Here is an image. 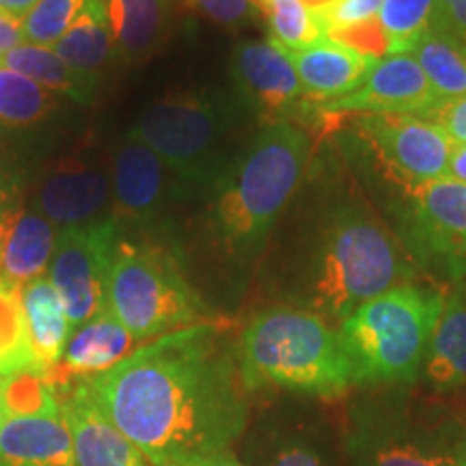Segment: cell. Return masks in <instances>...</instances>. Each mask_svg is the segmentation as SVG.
Listing matches in <instances>:
<instances>
[{
  "instance_id": "cell-1",
  "label": "cell",
  "mask_w": 466,
  "mask_h": 466,
  "mask_svg": "<svg viewBox=\"0 0 466 466\" xmlns=\"http://www.w3.org/2000/svg\"><path fill=\"white\" fill-rule=\"evenodd\" d=\"M83 380L154 466L231 450L250 421L236 341L212 319L143 343L108 371Z\"/></svg>"
},
{
  "instance_id": "cell-2",
  "label": "cell",
  "mask_w": 466,
  "mask_h": 466,
  "mask_svg": "<svg viewBox=\"0 0 466 466\" xmlns=\"http://www.w3.org/2000/svg\"><path fill=\"white\" fill-rule=\"evenodd\" d=\"M311 137L291 121L266 124L209 190L208 227L223 253L248 261L305 177Z\"/></svg>"
},
{
  "instance_id": "cell-3",
  "label": "cell",
  "mask_w": 466,
  "mask_h": 466,
  "mask_svg": "<svg viewBox=\"0 0 466 466\" xmlns=\"http://www.w3.org/2000/svg\"><path fill=\"white\" fill-rule=\"evenodd\" d=\"M236 359L248 393L285 391L333 401L354 389L339 329L302 307L255 313L238 337Z\"/></svg>"
},
{
  "instance_id": "cell-4",
  "label": "cell",
  "mask_w": 466,
  "mask_h": 466,
  "mask_svg": "<svg viewBox=\"0 0 466 466\" xmlns=\"http://www.w3.org/2000/svg\"><path fill=\"white\" fill-rule=\"evenodd\" d=\"M412 277L410 255L389 227L360 203L335 208L300 291L302 309L339 326L367 300Z\"/></svg>"
},
{
  "instance_id": "cell-5",
  "label": "cell",
  "mask_w": 466,
  "mask_h": 466,
  "mask_svg": "<svg viewBox=\"0 0 466 466\" xmlns=\"http://www.w3.org/2000/svg\"><path fill=\"white\" fill-rule=\"evenodd\" d=\"M341 466H466V419L408 387L363 391L343 419Z\"/></svg>"
},
{
  "instance_id": "cell-6",
  "label": "cell",
  "mask_w": 466,
  "mask_h": 466,
  "mask_svg": "<svg viewBox=\"0 0 466 466\" xmlns=\"http://www.w3.org/2000/svg\"><path fill=\"white\" fill-rule=\"evenodd\" d=\"M442 302L441 289L408 281L350 313L337 329L352 367L354 389L412 387L421 378Z\"/></svg>"
},
{
  "instance_id": "cell-7",
  "label": "cell",
  "mask_w": 466,
  "mask_h": 466,
  "mask_svg": "<svg viewBox=\"0 0 466 466\" xmlns=\"http://www.w3.org/2000/svg\"><path fill=\"white\" fill-rule=\"evenodd\" d=\"M248 113L238 96L188 91L149 104L127 134L154 149L195 195H209L247 145Z\"/></svg>"
},
{
  "instance_id": "cell-8",
  "label": "cell",
  "mask_w": 466,
  "mask_h": 466,
  "mask_svg": "<svg viewBox=\"0 0 466 466\" xmlns=\"http://www.w3.org/2000/svg\"><path fill=\"white\" fill-rule=\"evenodd\" d=\"M108 309L137 341L208 322L212 311L192 288L177 253L158 242L121 238L106 281Z\"/></svg>"
},
{
  "instance_id": "cell-9",
  "label": "cell",
  "mask_w": 466,
  "mask_h": 466,
  "mask_svg": "<svg viewBox=\"0 0 466 466\" xmlns=\"http://www.w3.org/2000/svg\"><path fill=\"white\" fill-rule=\"evenodd\" d=\"M400 233L406 253L453 281L466 279V184L453 177L404 190Z\"/></svg>"
},
{
  "instance_id": "cell-10",
  "label": "cell",
  "mask_w": 466,
  "mask_h": 466,
  "mask_svg": "<svg viewBox=\"0 0 466 466\" xmlns=\"http://www.w3.org/2000/svg\"><path fill=\"white\" fill-rule=\"evenodd\" d=\"M115 218L138 231L171 227L177 208L195 197L179 175L147 147L141 138L126 134L110 160Z\"/></svg>"
},
{
  "instance_id": "cell-11",
  "label": "cell",
  "mask_w": 466,
  "mask_h": 466,
  "mask_svg": "<svg viewBox=\"0 0 466 466\" xmlns=\"http://www.w3.org/2000/svg\"><path fill=\"white\" fill-rule=\"evenodd\" d=\"M121 238L115 217L58 231L48 279L61 296L72 329L104 309L108 272Z\"/></svg>"
},
{
  "instance_id": "cell-12",
  "label": "cell",
  "mask_w": 466,
  "mask_h": 466,
  "mask_svg": "<svg viewBox=\"0 0 466 466\" xmlns=\"http://www.w3.org/2000/svg\"><path fill=\"white\" fill-rule=\"evenodd\" d=\"M359 134L401 190L450 177L453 141L439 124L419 116H359Z\"/></svg>"
},
{
  "instance_id": "cell-13",
  "label": "cell",
  "mask_w": 466,
  "mask_h": 466,
  "mask_svg": "<svg viewBox=\"0 0 466 466\" xmlns=\"http://www.w3.org/2000/svg\"><path fill=\"white\" fill-rule=\"evenodd\" d=\"M442 104L415 58L389 55L378 58L359 89L330 102L307 104L305 116H419L432 121Z\"/></svg>"
},
{
  "instance_id": "cell-14",
  "label": "cell",
  "mask_w": 466,
  "mask_h": 466,
  "mask_svg": "<svg viewBox=\"0 0 466 466\" xmlns=\"http://www.w3.org/2000/svg\"><path fill=\"white\" fill-rule=\"evenodd\" d=\"M236 96L261 124L305 119L307 96L289 55L266 42H240L231 55Z\"/></svg>"
},
{
  "instance_id": "cell-15",
  "label": "cell",
  "mask_w": 466,
  "mask_h": 466,
  "mask_svg": "<svg viewBox=\"0 0 466 466\" xmlns=\"http://www.w3.org/2000/svg\"><path fill=\"white\" fill-rule=\"evenodd\" d=\"M113 206L110 165L91 154L58 160L35 184L33 208L58 229L113 218Z\"/></svg>"
},
{
  "instance_id": "cell-16",
  "label": "cell",
  "mask_w": 466,
  "mask_h": 466,
  "mask_svg": "<svg viewBox=\"0 0 466 466\" xmlns=\"http://www.w3.org/2000/svg\"><path fill=\"white\" fill-rule=\"evenodd\" d=\"M56 393L72 436L74 466H147L143 453L102 410L83 378L58 382Z\"/></svg>"
},
{
  "instance_id": "cell-17",
  "label": "cell",
  "mask_w": 466,
  "mask_h": 466,
  "mask_svg": "<svg viewBox=\"0 0 466 466\" xmlns=\"http://www.w3.org/2000/svg\"><path fill=\"white\" fill-rule=\"evenodd\" d=\"M137 343L141 341L134 339L130 330L104 307L72 330L61 363L52 370L50 380L58 384L104 374L138 350Z\"/></svg>"
},
{
  "instance_id": "cell-18",
  "label": "cell",
  "mask_w": 466,
  "mask_h": 466,
  "mask_svg": "<svg viewBox=\"0 0 466 466\" xmlns=\"http://www.w3.org/2000/svg\"><path fill=\"white\" fill-rule=\"evenodd\" d=\"M58 227L35 208L9 209L0 225V279L22 289L48 270Z\"/></svg>"
},
{
  "instance_id": "cell-19",
  "label": "cell",
  "mask_w": 466,
  "mask_h": 466,
  "mask_svg": "<svg viewBox=\"0 0 466 466\" xmlns=\"http://www.w3.org/2000/svg\"><path fill=\"white\" fill-rule=\"evenodd\" d=\"M288 55L305 89L307 104L330 102L359 89L378 61L376 56L348 48L329 37Z\"/></svg>"
},
{
  "instance_id": "cell-20",
  "label": "cell",
  "mask_w": 466,
  "mask_h": 466,
  "mask_svg": "<svg viewBox=\"0 0 466 466\" xmlns=\"http://www.w3.org/2000/svg\"><path fill=\"white\" fill-rule=\"evenodd\" d=\"M0 466H74L72 436L61 412L7 417L0 425Z\"/></svg>"
},
{
  "instance_id": "cell-21",
  "label": "cell",
  "mask_w": 466,
  "mask_h": 466,
  "mask_svg": "<svg viewBox=\"0 0 466 466\" xmlns=\"http://www.w3.org/2000/svg\"><path fill=\"white\" fill-rule=\"evenodd\" d=\"M20 294L35 370L50 376L52 370L61 363L74 329L69 324L61 296L48 277H39L26 283Z\"/></svg>"
},
{
  "instance_id": "cell-22",
  "label": "cell",
  "mask_w": 466,
  "mask_h": 466,
  "mask_svg": "<svg viewBox=\"0 0 466 466\" xmlns=\"http://www.w3.org/2000/svg\"><path fill=\"white\" fill-rule=\"evenodd\" d=\"M421 378L439 393L466 389V300L458 289L445 294L441 318L425 352Z\"/></svg>"
},
{
  "instance_id": "cell-23",
  "label": "cell",
  "mask_w": 466,
  "mask_h": 466,
  "mask_svg": "<svg viewBox=\"0 0 466 466\" xmlns=\"http://www.w3.org/2000/svg\"><path fill=\"white\" fill-rule=\"evenodd\" d=\"M341 434L337 439L333 425L318 419L272 428L264 441V450L244 466H339Z\"/></svg>"
},
{
  "instance_id": "cell-24",
  "label": "cell",
  "mask_w": 466,
  "mask_h": 466,
  "mask_svg": "<svg viewBox=\"0 0 466 466\" xmlns=\"http://www.w3.org/2000/svg\"><path fill=\"white\" fill-rule=\"evenodd\" d=\"M116 56L141 58L165 42L173 22L171 0H102Z\"/></svg>"
},
{
  "instance_id": "cell-25",
  "label": "cell",
  "mask_w": 466,
  "mask_h": 466,
  "mask_svg": "<svg viewBox=\"0 0 466 466\" xmlns=\"http://www.w3.org/2000/svg\"><path fill=\"white\" fill-rule=\"evenodd\" d=\"M0 66L14 69V72L42 85L44 89L61 93V96L80 104L91 102L97 91V76L83 74L69 67L55 50L42 48V46H17L7 55L0 56Z\"/></svg>"
},
{
  "instance_id": "cell-26",
  "label": "cell",
  "mask_w": 466,
  "mask_h": 466,
  "mask_svg": "<svg viewBox=\"0 0 466 466\" xmlns=\"http://www.w3.org/2000/svg\"><path fill=\"white\" fill-rule=\"evenodd\" d=\"M69 67L83 74H93L116 56L113 33L102 0H86L83 14L74 20L58 42L52 46Z\"/></svg>"
},
{
  "instance_id": "cell-27",
  "label": "cell",
  "mask_w": 466,
  "mask_h": 466,
  "mask_svg": "<svg viewBox=\"0 0 466 466\" xmlns=\"http://www.w3.org/2000/svg\"><path fill=\"white\" fill-rule=\"evenodd\" d=\"M410 56L423 69L425 78L442 102L466 96V46L450 33L432 28L419 39Z\"/></svg>"
},
{
  "instance_id": "cell-28",
  "label": "cell",
  "mask_w": 466,
  "mask_h": 466,
  "mask_svg": "<svg viewBox=\"0 0 466 466\" xmlns=\"http://www.w3.org/2000/svg\"><path fill=\"white\" fill-rule=\"evenodd\" d=\"M439 0H382L378 25L389 55H410L425 33L436 26Z\"/></svg>"
},
{
  "instance_id": "cell-29",
  "label": "cell",
  "mask_w": 466,
  "mask_h": 466,
  "mask_svg": "<svg viewBox=\"0 0 466 466\" xmlns=\"http://www.w3.org/2000/svg\"><path fill=\"white\" fill-rule=\"evenodd\" d=\"M270 42L285 52H299L324 39L318 15L305 0H261Z\"/></svg>"
},
{
  "instance_id": "cell-30",
  "label": "cell",
  "mask_w": 466,
  "mask_h": 466,
  "mask_svg": "<svg viewBox=\"0 0 466 466\" xmlns=\"http://www.w3.org/2000/svg\"><path fill=\"white\" fill-rule=\"evenodd\" d=\"M56 108L55 93L35 80L0 66V121L9 126H33Z\"/></svg>"
},
{
  "instance_id": "cell-31",
  "label": "cell",
  "mask_w": 466,
  "mask_h": 466,
  "mask_svg": "<svg viewBox=\"0 0 466 466\" xmlns=\"http://www.w3.org/2000/svg\"><path fill=\"white\" fill-rule=\"evenodd\" d=\"M20 291L0 279V376L37 371L28 350Z\"/></svg>"
},
{
  "instance_id": "cell-32",
  "label": "cell",
  "mask_w": 466,
  "mask_h": 466,
  "mask_svg": "<svg viewBox=\"0 0 466 466\" xmlns=\"http://www.w3.org/2000/svg\"><path fill=\"white\" fill-rule=\"evenodd\" d=\"M86 0H39L22 20V33L33 46H55L74 20L83 14Z\"/></svg>"
},
{
  "instance_id": "cell-33",
  "label": "cell",
  "mask_w": 466,
  "mask_h": 466,
  "mask_svg": "<svg viewBox=\"0 0 466 466\" xmlns=\"http://www.w3.org/2000/svg\"><path fill=\"white\" fill-rule=\"evenodd\" d=\"M203 15L220 26H240L253 20L258 5L253 0H190Z\"/></svg>"
},
{
  "instance_id": "cell-34",
  "label": "cell",
  "mask_w": 466,
  "mask_h": 466,
  "mask_svg": "<svg viewBox=\"0 0 466 466\" xmlns=\"http://www.w3.org/2000/svg\"><path fill=\"white\" fill-rule=\"evenodd\" d=\"M434 124L442 127V132L451 138L453 145L466 143V96L460 100L445 102L439 113L434 115Z\"/></svg>"
},
{
  "instance_id": "cell-35",
  "label": "cell",
  "mask_w": 466,
  "mask_h": 466,
  "mask_svg": "<svg viewBox=\"0 0 466 466\" xmlns=\"http://www.w3.org/2000/svg\"><path fill=\"white\" fill-rule=\"evenodd\" d=\"M466 46V0H439L436 26Z\"/></svg>"
},
{
  "instance_id": "cell-36",
  "label": "cell",
  "mask_w": 466,
  "mask_h": 466,
  "mask_svg": "<svg viewBox=\"0 0 466 466\" xmlns=\"http://www.w3.org/2000/svg\"><path fill=\"white\" fill-rule=\"evenodd\" d=\"M162 466H244L231 450L212 451V453H192V456H179L167 460Z\"/></svg>"
},
{
  "instance_id": "cell-37",
  "label": "cell",
  "mask_w": 466,
  "mask_h": 466,
  "mask_svg": "<svg viewBox=\"0 0 466 466\" xmlns=\"http://www.w3.org/2000/svg\"><path fill=\"white\" fill-rule=\"evenodd\" d=\"M25 44V33H22V22L14 17L0 14V56L7 55L17 46Z\"/></svg>"
},
{
  "instance_id": "cell-38",
  "label": "cell",
  "mask_w": 466,
  "mask_h": 466,
  "mask_svg": "<svg viewBox=\"0 0 466 466\" xmlns=\"http://www.w3.org/2000/svg\"><path fill=\"white\" fill-rule=\"evenodd\" d=\"M37 3L39 0H0V14L22 22L28 15V11H31Z\"/></svg>"
},
{
  "instance_id": "cell-39",
  "label": "cell",
  "mask_w": 466,
  "mask_h": 466,
  "mask_svg": "<svg viewBox=\"0 0 466 466\" xmlns=\"http://www.w3.org/2000/svg\"><path fill=\"white\" fill-rule=\"evenodd\" d=\"M450 177L466 184V143L453 147L451 162H450Z\"/></svg>"
},
{
  "instance_id": "cell-40",
  "label": "cell",
  "mask_w": 466,
  "mask_h": 466,
  "mask_svg": "<svg viewBox=\"0 0 466 466\" xmlns=\"http://www.w3.org/2000/svg\"><path fill=\"white\" fill-rule=\"evenodd\" d=\"M7 378L9 376H0V425L7 421V417H9V408H7Z\"/></svg>"
},
{
  "instance_id": "cell-41",
  "label": "cell",
  "mask_w": 466,
  "mask_h": 466,
  "mask_svg": "<svg viewBox=\"0 0 466 466\" xmlns=\"http://www.w3.org/2000/svg\"><path fill=\"white\" fill-rule=\"evenodd\" d=\"M7 197H5V192H3V188H0V225H3V220H5V217H7Z\"/></svg>"
},
{
  "instance_id": "cell-42",
  "label": "cell",
  "mask_w": 466,
  "mask_h": 466,
  "mask_svg": "<svg viewBox=\"0 0 466 466\" xmlns=\"http://www.w3.org/2000/svg\"><path fill=\"white\" fill-rule=\"evenodd\" d=\"M305 3L309 5V7L318 9V7H322V5H326V3H329V0H305Z\"/></svg>"
},
{
  "instance_id": "cell-43",
  "label": "cell",
  "mask_w": 466,
  "mask_h": 466,
  "mask_svg": "<svg viewBox=\"0 0 466 466\" xmlns=\"http://www.w3.org/2000/svg\"><path fill=\"white\" fill-rule=\"evenodd\" d=\"M458 291H460V294H462V299L466 300V279H462V281L458 283Z\"/></svg>"
},
{
  "instance_id": "cell-44",
  "label": "cell",
  "mask_w": 466,
  "mask_h": 466,
  "mask_svg": "<svg viewBox=\"0 0 466 466\" xmlns=\"http://www.w3.org/2000/svg\"><path fill=\"white\" fill-rule=\"evenodd\" d=\"M253 3H255V5H258V9H259V5H261V0H253Z\"/></svg>"
}]
</instances>
